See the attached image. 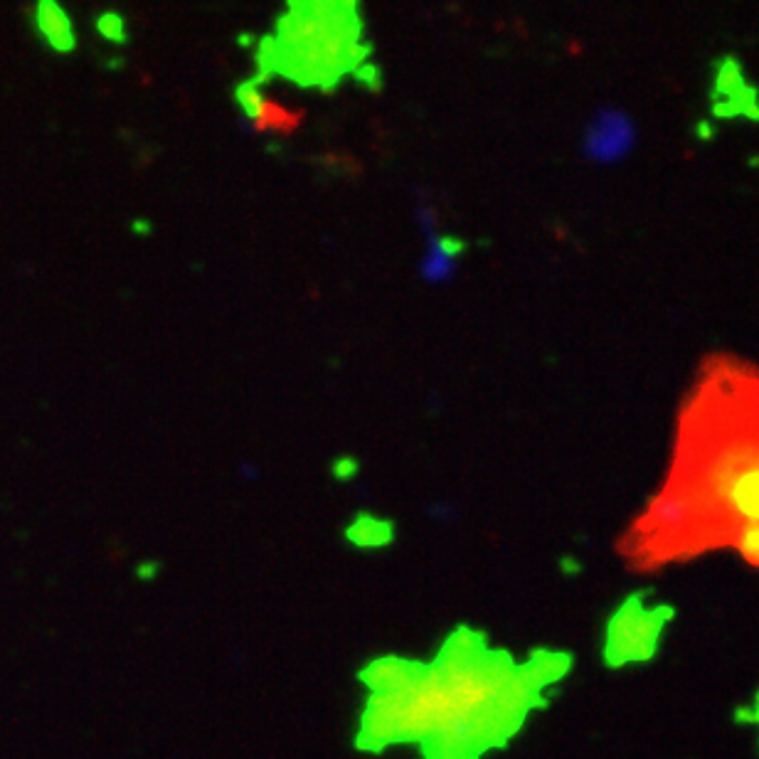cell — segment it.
Returning <instances> with one entry per match:
<instances>
[{"label": "cell", "mask_w": 759, "mask_h": 759, "mask_svg": "<svg viewBox=\"0 0 759 759\" xmlns=\"http://www.w3.org/2000/svg\"><path fill=\"white\" fill-rule=\"evenodd\" d=\"M572 663L575 656L555 649H535L518 661L466 624L451 631L432 661L373 658L358 673L368 698L355 747L382 755L412 745L422 759H486L506 750L535 710L548 708V688Z\"/></svg>", "instance_id": "6da1fadb"}, {"label": "cell", "mask_w": 759, "mask_h": 759, "mask_svg": "<svg viewBox=\"0 0 759 759\" xmlns=\"http://www.w3.org/2000/svg\"><path fill=\"white\" fill-rule=\"evenodd\" d=\"M750 525H759V370L713 355L678 412L666 481L619 552L634 570H656L730 548Z\"/></svg>", "instance_id": "7a4b0ae2"}, {"label": "cell", "mask_w": 759, "mask_h": 759, "mask_svg": "<svg viewBox=\"0 0 759 759\" xmlns=\"http://www.w3.org/2000/svg\"><path fill=\"white\" fill-rule=\"evenodd\" d=\"M276 33L257 47L262 77H279L331 92L363 65L373 45L363 40L358 0H289Z\"/></svg>", "instance_id": "3957f363"}, {"label": "cell", "mask_w": 759, "mask_h": 759, "mask_svg": "<svg viewBox=\"0 0 759 759\" xmlns=\"http://www.w3.org/2000/svg\"><path fill=\"white\" fill-rule=\"evenodd\" d=\"M651 589L631 592L607 619L602 658L607 668H624L631 663L654 661L661 649L666 626L676 609L666 602H649Z\"/></svg>", "instance_id": "277c9868"}, {"label": "cell", "mask_w": 759, "mask_h": 759, "mask_svg": "<svg viewBox=\"0 0 759 759\" xmlns=\"http://www.w3.org/2000/svg\"><path fill=\"white\" fill-rule=\"evenodd\" d=\"M713 111L725 119L750 116L759 119V102L755 99V89L742 77V69L732 57H725L715 69L713 82Z\"/></svg>", "instance_id": "5b68a950"}, {"label": "cell", "mask_w": 759, "mask_h": 759, "mask_svg": "<svg viewBox=\"0 0 759 759\" xmlns=\"http://www.w3.org/2000/svg\"><path fill=\"white\" fill-rule=\"evenodd\" d=\"M631 141H634L631 121L624 119L617 111H607L589 126L585 151L589 153V158H597V161H612V158L624 156L629 151Z\"/></svg>", "instance_id": "8992f818"}, {"label": "cell", "mask_w": 759, "mask_h": 759, "mask_svg": "<svg viewBox=\"0 0 759 759\" xmlns=\"http://www.w3.org/2000/svg\"><path fill=\"white\" fill-rule=\"evenodd\" d=\"M33 23L37 35L47 42L50 50L67 55V52H72L77 47L72 20H69L67 10L57 0H35Z\"/></svg>", "instance_id": "52a82bcc"}, {"label": "cell", "mask_w": 759, "mask_h": 759, "mask_svg": "<svg viewBox=\"0 0 759 759\" xmlns=\"http://www.w3.org/2000/svg\"><path fill=\"white\" fill-rule=\"evenodd\" d=\"M301 121H304V114H301V111L286 109V106L276 104L274 99H264L262 111H259V116L252 121V124L259 134L289 136V134H294V131H299Z\"/></svg>", "instance_id": "ba28073f"}, {"label": "cell", "mask_w": 759, "mask_h": 759, "mask_svg": "<svg viewBox=\"0 0 759 759\" xmlns=\"http://www.w3.org/2000/svg\"><path fill=\"white\" fill-rule=\"evenodd\" d=\"M348 540L358 545V548H378V545H385L392 540V525L378 518L360 516L348 528Z\"/></svg>", "instance_id": "9c48e42d"}, {"label": "cell", "mask_w": 759, "mask_h": 759, "mask_svg": "<svg viewBox=\"0 0 759 759\" xmlns=\"http://www.w3.org/2000/svg\"><path fill=\"white\" fill-rule=\"evenodd\" d=\"M267 82V77H252V79H244V82H240L235 87V102L242 106V114L247 116L249 121H254L259 116V111H262V104H264V94H262V84Z\"/></svg>", "instance_id": "30bf717a"}, {"label": "cell", "mask_w": 759, "mask_h": 759, "mask_svg": "<svg viewBox=\"0 0 759 759\" xmlns=\"http://www.w3.org/2000/svg\"><path fill=\"white\" fill-rule=\"evenodd\" d=\"M97 33L104 40L114 42V45H126L129 42V28H126L124 15L114 13V10H104L97 18Z\"/></svg>", "instance_id": "8fae6325"}, {"label": "cell", "mask_w": 759, "mask_h": 759, "mask_svg": "<svg viewBox=\"0 0 759 759\" xmlns=\"http://www.w3.org/2000/svg\"><path fill=\"white\" fill-rule=\"evenodd\" d=\"M730 548L740 552L747 565L759 567V525H750V528L740 530Z\"/></svg>", "instance_id": "7c38bea8"}, {"label": "cell", "mask_w": 759, "mask_h": 759, "mask_svg": "<svg viewBox=\"0 0 759 759\" xmlns=\"http://www.w3.org/2000/svg\"><path fill=\"white\" fill-rule=\"evenodd\" d=\"M350 74H353V77L358 79V82L363 84V87L373 89V92H380V87H382V69L378 65H370V62H363V65L355 67Z\"/></svg>", "instance_id": "4fadbf2b"}]
</instances>
